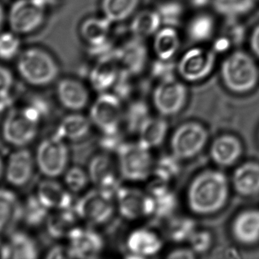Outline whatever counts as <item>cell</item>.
<instances>
[{"mask_svg": "<svg viewBox=\"0 0 259 259\" xmlns=\"http://www.w3.org/2000/svg\"><path fill=\"white\" fill-rule=\"evenodd\" d=\"M48 112L47 102L41 98L9 109L2 123L3 141L15 149L30 145L37 138L41 123Z\"/></svg>", "mask_w": 259, "mask_h": 259, "instance_id": "6da1fadb", "label": "cell"}, {"mask_svg": "<svg viewBox=\"0 0 259 259\" xmlns=\"http://www.w3.org/2000/svg\"><path fill=\"white\" fill-rule=\"evenodd\" d=\"M226 176L219 170H205L193 178L187 192L188 208L193 214L209 215L223 208L228 197Z\"/></svg>", "mask_w": 259, "mask_h": 259, "instance_id": "7a4b0ae2", "label": "cell"}, {"mask_svg": "<svg viewBox=\"0 0 259 259\" xmlns=\"http://www.w3.org/2000/svg\"><path fill=\"white\" fill-rule=\"evenodd\" d=\"M15 69L24 83L34 88L50 86L59 80L60 75L56 58L39 46L23 49L15 59Z\"/></svg>", "mask_w": 259, "mask_h": 259, "instance_id": "3957f363", "label": "cell"}, {"mask_svg": "<svg viewBox=\"0 0 259 259\" xmlns=\"http://www.w3.org/2000/svg\"><path fill=\"white\" fill-rule=\"evenodd\" d=\"M118 172L122 179L137 182L152 175L154 162L150 149L139 141L124 142L116 153Z\"/></svg>", "mask_w": 259, "mask_h": 259, "instance_id": "277c9868", "label": "cell"}, {"mask_svg": "<svg viewBox=\"0 0 259 259\" xmlns=\"http://www.w3.org/2000/svg\"><path fill=\"white\" fill-rule=\"evenodd\" d=\"M222 78L225 86L231 91L248 92L253 89L258 82V68L249 55L237 51L224 60Z\"/></svg>", "mask_w": 259, "mask_h": 259, "instance_id": "5b68a950", "label": "cell"}, {"mask_svg": "<svg viewBox=\"0 0 259 259\" xmlns=\"http://www.w3.org/2000/svg\"><path fill=\"white\" fill-rule=\"evenodd\" d=\"M38 171L46 178L63 176L68 168L70 153L66 141L55 133L39 141L34 152Z\"/></svg>", "mask_w": 259, "mask_h": 259, "instance_id": "8992f818", "label": "cell"}, {"mask_svg": "<svg viewBox=\"0 0 259 259\" xmlns=\"http://www.w3.org/2000/svg\"><path fill=\"white\" fill-rule=\"evenodd\" d=\"M80 220L91 227L107 224L116 209L115 196L99 189L83 194L73 206Z\"/></svg>", "mask_w": 259, "mask_h": 259, "instance_id": "52a82bcc", "label": "cell"}, {"mask_svg": "<svg viewBox=\"0 0 259 259\" xmlns=\"http://www.w3.org/2000/svg\"><path fill=\"white\" fill-rule=\"evenodd\" d=\"M47 11L36 0H14L7 10V25L21 36L33 34L45 24Z\"/></svg>", "mask_w": 259, "mask_h": 259, "instance_id": "ba28073f", "label": "cell"}, {"mask_svg": "<svg viewBox=\"0 0 259 259\" xmlns=\"http://www.w3.org/2000/svg\"><path fill=\"white\" fill-rule=\"evenodd\" d=\"M124 116L122 100L112 91L99 94L90 108V120L101 133L121 130Z\"/></svg>", "mask_w": 259, "mask_h": 259, "instance_id": "9c48e42d", "label": "cell"}, {"mask_svg": "<svg viewBox=\"0 0 259 259\" xmlns=\"http://www.w3.org/2000/svg\"><path fill=\"white\" fill-rule=\"evenodd\" d=\"M215 62V52L200 46L193 47L178 59L177 72L184 82L198 83L210 76Z\"/></svg>", "mask_w": 259, "mask_h": 259, "instance_id": "30bf717a", "label": "cell"}, {"mask_svg": "<svg viewBox=\"0 0 259 259\" xmlns=\"http://www.w3.org/2000/svg\"><path fill=\"white\" fill-rule=\"evenodd\" d=\"M188 95L184 81L174 78L158 82L152 94V105L161 117H173L185 107Z\"/></svg>", "mask_w": 259, "mask_h": 259, "instance_id": "8fae6325", "label": "cell"}, {"mask_svg": "<svg viewBox=\"0 0 259 259\" xmlns=\"http://www.w3.org/2000/svg\"><path fill=\"white\" fill-rule=\"evenodd\" d=\"M208 132L200 123L188 122L177 128L170 138V152L181 161L197 156L206 145Z\"/></svg>", "mask_w": 259, "mask_h": 259, "instance_id": "7c38bea8", "label": "cell"}, {"mask_svg": "<svg viewBox=\"0 0 259 259\" xmlns=\"http://www.w3.org/2000/svg\"><path fill=\"white\" fill-rule=\"evenodd\" d=\"M115 199L118 212L126 220H142L155 214V202L146 190L121 186Z\"/></svg>", "mask_w": 259, "mask_h": 259, "instance_id": "4fadbf2b", "label": "cell"}, {"mask_svg": "<svg viewBox=\"0 0 259 259\" xmlns=\"http://www.w3.org/2000/svg\"><path fill=\"white\" fill-rule=\"evenodd\" d=\"M36 169L34 153L26 147H18L6 161L5 179L14 188H23L33 179Z\"/></svg>", "mask_w": 259, "mask_h": 259, "instance_id": "5bb4252c", "label": "cell"}, {"mask_svg": "<svg viewBox=\"0 0 259 259\" xmlns=\"http://www.w3.org/2000/svg\"><path fill=\"white\" fill-rule=\"evenodd\" d=\"M66 240L71 258H99L105 247L101 234L91 228L77 226Z\"/></svg>", "mask_w": 259, "mask_h": 259, "instance_id": "9a60e30c", "label": "cell"}, {"mask_svg": "<svg viewBox=\"0 0 259 259\" xmlns=\"http://www.w3.org/2000/svg\"><path fill=\"white\" fill-rule=\"evenodd\" d=\"M91 182L96 188L115 197L121 187L118 166L106 153L96 155L90 161L88 168Z\"/></svg>", "mask_w": 259, "mask_h": 259, "instance_id": "2e32d148", "label": "cell"}, {"mask_svg": "<svg viewBox=\"0 0 259 259\" xmlns=\"http://www.w3.org/2000/svg\"><path fill=\"white\" fill-rule=\"evenodd\" d=\"M56 96L59 104L71 112L83 110L90 101L86 85L73 78H63L56 82Z\"/></svg>", "mask_w": 259, "mask_h": 259, "instance_id": "e0dca14e", "label": "cell"}, {"mask_svg": "<svg viewBox=\"0 0 259 259\" xmlns=\"http://www.w3.org/2000/svg\"><path fill=\"white\" fill-rule=\"evenodd\" d=\"M127 258H146L155 256L163 248L161 236L149 228H137L130 233L126 240Z\"/></svg>", "mask_w": 259, "mask_h": 259, "instance_id": "ac0fdd59", "label": "cell"}, {"mask_svg": "<svg viewBox=\"0 0 259 259\" xmlns=\"http://www.w3.org/2000/svg\"><path fill=\"white\" fill-rule=\"evenodd\" d=\"M23 201L12 189L0 187V236H9L22 223Z\"/></svg>", "mask_w": 259, "mask_h": 259, "instance_id": "d6986e66", "label": "cell"}, {"mask_svg": "<svg viewBox=\"0 0 259 259\" xmlns=\"http://www.w3.org/2000/svg\"><path fill=\"white\" fill-rule=\"evenodd\" d=\"M50 211L68 209L74 206L73 193L56 179L46 178L39 182L34 193Z\"/></svg>", "mask_w": 259, "mask_h": 259, "instance_id": "ffe728a7", "label": "cell"}, {"mask_svg": "<svg viewBox=\"0 0 259 259\" xmlns=\"http://www.w3.org/2000/svg\"><path fill=\"white\" fill-rule=\"evenodd\" d=\"M116 56L121 69L137 76L146 68L149 52L144 40L132 36L116 49Z\"/></svg>", "mask_w": 259, "mask_h": 259, "instance_id": "44dd1931", "label": "cell"}, {"mask_svg": "<svg viewBox=\"0 0 259 259\" xmlns=\"http://www.w3.org/2000/svg\"><path fill=\"white\" fill-rule=\"evenodd\" d=\"M121 70L115 50L112 56L97 61L90 71V85L99 94L107 92L113 88Z\"/></svg>", "mask_w": 259, "mask_h": 259, "instance_id": "7402d4cb", "label": "cell"}, {"mask_svg": "<svg viewBox=\"0 0 259 259\" xmlns=\"http://www.w3.org/2000/svg\"><path fill=\"white\" fill-rule=\"evenodd\" d=\"M146 191L152 196L155 202V214L153 217L158 220H167L175 215L178 206V199L170 183L154 177Z\"/></svg>", "mask_w": 259, "mask_h": 259, "instance_id": "603a6c76", "label": "cell"}, {"mask_svg": "<svg viewBox=\"0 0 259 259\" xmlns=\"http://www.w3.org/2000/svg\"><path fill=\"white\" fill-rule=\"evenodd\" d=\"M112 24L103 15L89 17L82 21L79 33L88 47H100L111 42Z\"/></svg>", "mask_w": 259, "mask_h": 259, "instance_id": "cb8c5ba5", "label": "cell"}, {"mask_svg": "<svg viewBox=\"0 0 259 259\" xmlns=\"http://www.w3.org/2000/svg\"><path fill=\"white\" fill-rule=\"evenodd\" d=\"M181 45V36L176 27L162 26L152 36V51L156 59H175Z\"/></svg>", "mask_w": 259, "mask_h": 259, "instance_id": "d4e9b609", "label": "cell"}, {"mask_svg": "<svg viewBox=\"0 0 259 259\" xmlns=\"http://www.w3.org/2000/svg\"><path fill=\"white\" fill-rule=\"evenodd\" d=\"M92 126L89 117L80 112H71L59 122L56 134L65 141H80L89 135Z\"/></svg>", "mask_w": 259, "mask_h": 259, "instance_id": "484cf974", "label": "cell"}, {"mask_svg": "<svg viewBox=\"0 0 259 259\" xmlns=\"http://www.w3.org/2000/svg\"><path fill=\"white\" fill-rule=\"evenodd\" d=\"M79 220L74 208H71L51 211L45 225L50 237L61 240L68 238L71 231L78 226Z\"/></svg>", "mask_w": 259, "mask_h": 259, "instance_id": "4316f807", "label": "cell"}, {"mask_svg": "<svg viewBox=\"0 0 259 259\" xmlns=\"http://www.w3.org/2000/svg\"><path fill=\"white\" fill-rule=\"evenodd\" d=\"M168 123L164 117H152L145 121L137 132L138 141L147 149L159 147L165 140Z\"/></svg>", "mask_w": 259, "mask_h": 259, "instance_id": "83f0119b", "label": "cell"}, {"mask_svg": "<svg viewBox=\"0 0 259 259\" xmlns=\"http://www.w3.org/2000/svg\"><path fill=\"white\" fill-rule=\"evenodd\" d=\"M10 259H36L39 258V249L33 237L24 231L15 230L7 236Z\"/></svg>", "mask_w": 259, "mask_h": 259, "instance_id": "f1b7e54d", "label": "cell"}, {"mask_svg": "<svg viewBox=\"0 0 259 259\" xmlns=\"http://www.w3.org/2000/svg\"><path fill=\"white\" fill-rule=\"evenodd\" d=\"M162 27L161 18L156 9H143L137 11L131 18L130 30L132 36L146 40L152 38Z\"/></svg>", "mask_w": 259, "mask_h": 259, "instance_id": "f546056e", "label": "cell"}, {"mask_svg": "<svg viewBox=\"0 0 259 259\" xmlns=\"http://www.w3.org/2000/svg\"><path fill=\"white\" fill-rule=\"evenodd\" d=\"M241 152V144L237 138L232 135H223L213 141L210 155L219 165L230 166L238 159Z\"/></svg>", "mask_w": 259, "mask_h": 259, "instance_id": "4dcf8cb0", "label": "cell"}, {"mask_svg": "<svg viewBox=\"0 0 259 259\" xmlns=\"http://www.w3.org/2000/svg\"><path fill=\"white\" fill-rule=\"evenodd\" d=\"M235 238L244 244H252L259 240V211L249 210L237 216L233 225Z\"/></svg>", "mask_w": 259, "mask_h": 259, "instance_id": "1f68e13d", "label": "cell"}, {"mask_svg": "<svg viewBox=\"0 0 259 259\" xmlns=\"http://www.w3.org/2000/svg\"><path fill=\"white\" fill-rule=\"evenodd\" d=\"M233 182L236 190L245 196L259 193V164L254 162L242 164L235 170Z\"/></svg>", "mask_w": 259, "mask_h": 259, "instance_id": "d6a6232c", "label": "cell"}, {"mask_svg": "<svg viewBox=\"0 0 259 259\" xmlns=\"http://www.w3.org/2000/svg\"><path fill=\"white\" fill-rule=\"evenodd\" d=\"M140 4V0H101L100 9L102 15L115 24L132 18Z\"/></svg>", "mask_w": 259, "mask_h": 259, "instance_id": "836d02e7", "label": "cell"}, {"mask_svg": "<svg viewBox=\"0 0 259 259\" xmlns=\"http://www.w3.org/2000/svg\"><path fill=\"white\" fill-rule=\"evenodd\" d=\"M185 29L186 34L191 42L202 44L212 36L215 22L209 14L199 12L187 21Z\"/></svg>", "mask_w": 259, "mask_h": 259, "instance_id": "e575fe53", "label": "cell"}, {"mask_svg": "<svg viewBox=\"0 0 259 259\" xmlns=\"http://www.w3.org/2000/svg\"><path fill=\"white\" fill-rule=\"evenodd\" d=\"M165 232L170 241L176 243L188 242L196 231V221L187 216H172L167 219Z\"/></svg>", "mask_w": 259, "mask_h": 259, "instance_id": "d590c367", "label": "cell"}, {"mask_svg": "<svg viewBox=\"0 0 259 259\" xmlns=\"http://www.w3.org/2000/svg\"><path fill=\"white\" fill-rule=\"evenodd\" d=\"M50 212L35 194L30 195L23 201L22 222L30 228L45 225Z\"/></svg>", "mask_w": 259, "mask_h": 259, "instance_id": "8d00e7d4", "label": "cell"}, {"mask_svg": "<svg viewBox=\"0 0 259 259\" xmlns=\"http://www.w3.org/2000/svg\"><path fill=\"white\" fill-rule=\"evenodd\" d=\"M181 161L171 152L161 155L154 162L152 175L156 179L170 183L181 173Z\"/></svg>", "mask_w": 259, "mask_h": 259, "instance_id": "74e56055", "label": "cell"}, {"mask_svg": "<svg viewBox=\"0 0 259 259\" xmlns=\"http://www.w3.org/2000/svg\"><path fill=\"white\" fill-rule=\"evenodd\" d=\"M151 117L150 107L144 100H133L124 109V122L127 131L137 134L142 125Z\"/></svg>", "mask_w": 259, "mask_h": 259, "instance_id": "f35d334b", "label": "cell"}, {"mask_svg": "<svg viewBox=\"0 0 259 259\" xmlns=\"http://www.w3.org/2000/svg\"><path fill=\"white\" fill-rule=\"evenodd\" d=\"M162 26L176 27L181 24L185 15V8L178 0H164L158 4L155 8Z\"/></svg>", "mask_w": 259, "mask_h": 259, "instance_id": "ab89813d", "label": "cell"}, {"mask_svg": "<svg viewBox=\"0 0 259 259\" xmlns=\"http://www.w3.org/2000/svg\"><path fill=\"white\" fill-rule=\"evenodd\" d=\"M20 35L11 30L0 31V61L3 62L15 61L22 50Z\"/></svg>", "mask_w": 259, "mask_h": 259, "instance_id": "60d3db41", "label": "cell"}, {"mask_svg": "<svg viewBox=\"0 0 259 259\" xmlns=\"http://www.w3.org/2000/svg\"><path fill=\"white\" fill-rule=\"evenodd\" d=\"M257 0H212L216 12L227 17L245 15L252 10Z\"/></svg>", "mask_w": 259, "mask_h": 259, "instance_id": "b9f144b4", "label": "cell"}, {"mask_svg": "<svg viewBox=\"0 0 259 259\" xmlns=\"http://www.w3.org/2000/svg\"><path fill=\"white\" fill-rule=\"evenodd\" d=\"M64 185L71 193H80L91 182L88 170L78 166L68 167L63 174Z\"/></svg>", "mask_w": 259, "mask_h": 259, "instance_id": "7bdbcfd3", "label": "cell"}, {"mask_svg": "<svg viewBox=\"0 0 259 259\" xmlns=\"http://www.w3.org/2000/svg\"><path fill=\"white\" fill-rule=\"evenodd\" d=\"M151 76L156 79L157 82L168 80L176 78L177 62L172 60H162L155 58L150 68Z\"/></svg>", "mask_w": 259, "mask_h": 259, "instance_id": "ee69618b", "label": "cell"}, {"mask_svg": "<svg viewBox=\"0 0 259 259\" xmlns=\"http://www.w3.org/2000/svg\"><path fill=\"white\" fill-rule=\"evenodd\" d=\"M133 77L134 76L127 71L121 69L119 76L112 88L114 94H116L122 101L130 98L134 93Z\"/></svg>", "mask_w": 259, "mask_h": 259, "instance_id": "f6af8a7d", "label": "cell"}, {"mask_svg": "<svg viewBox=\"0 0 259 259\" xmlns=\"http://www.w3.org/2000/svg\"><path fill=\"white\" fill-rule=\"evenodd\" d=\"M188 243L189 246L196 255L203 254L211 247L212 237L208 231L196 230L190 237Z\"/></svg>", "mask_w": 259, "mask_h": 259, "instance_id": "bcb514c9", "label": "cell"}, {"mask_svg": "<svg viewBox=\"0 0 259 259\" xmlns=\"http://www.w3.org/2000/svg\"><path fill=\"white\" fill-rule=\"evenodd\" d=\"M125 142L121 130L108 133H101L99 141L100 147L105 153H115Z\"/></svg>", "mask_w": 259, "mask_h": 259, "instance_id": "7dc6e473", "label": "cell"}, {"mask_svg": "<svg viewBox=\"0 0 259 259\" xmlns=\"http://www.w3.org/2000/svg\"><path fill=\"white\" fill-rule=\"evenodd\" d=\"M15 84L13 71L4 63H0V99L10 97Z\"/></svg>", "mask_w": 259, "mask_h": 259, "instance_id": "c3c4849f", "label": "cell"}, {"mask_svg": "<svg viewBox=\"0 0 259 259\" xmlns=\"http://www.w3.org/2000/svg\"><path fill=\"white\" fill-rule=\"evenodd\" d=\"M196 257V254L190 246L172 249L166 255V258L168 259H193Z\"/></svg>", "mask_w": 259, "mask_h": 259, "instance_id": "681fc988", "label": "cell"}, {"mask_svg": "<svg viewBox=\"0 0 259 259\" xmlns=\"http://www.w3.org/2000/svg\"><path fill=\"white\" fill-rule=\"evenodd\" d=\"M47 258H71L69 249L68 246H62V245H57L53 246L47 252Z\"/></svg>", "mask_w": 259, "mask_h": 259, "instance_id": "f907efd6", "label": "cell"}, {"mask_svg": "<svg viewBox=\"0 0 259 259\" xmlns=\"http://www.w3.org/2000/svg\"><path fill=\"white\" fill-rule=\"evenodd\" d=\"M250 46L253 53L259 58V25L257 26L252 32Z\"/></svg>", "mask_w": 259, "mask_h": 259, "instance_id": "816d5d0a", "label": "cell"}, {"mask_svg": "<svg viewBox=\"0 0 259 259\" xmlns=\"http://www.w3.org/2000/svg\"><path fill=\"white\" fill-rule=\"evenodd\" d=\"M0 236V259H10L7 240H3Z\"/></svg>", "mask_w": 259, "mask_h": 259, "instance_id": "f5cc1de1", "label": "cell"}, {"mask_svg": "<svg viewBox=\"0 0 259 259\" xmlns=\"http://www.w3.org/2000/svg\"><path fill=\"white\" fill-rule=\"evenodd\" d=\"M6 24H7V11L0 3V31L4 30Z\"/></svg>", "mask_w": 259, "mask_h": 259, "instance_id": "db71d44e", "label": "cell"}, {"mask_svg": "<svg viewBox=\"0 0 259 259\" xmlns=\"http://www.w3.org/2000/svg\"><path fill=\"white\" fill-rule=\"evenodd\" d=\"M5 167H6V161L0 155V180L5 176Z\"/></svg>", "mask_w": 259, "mask_h": 259, "instance_id": "11a10c76", "label": "cell"}, {"mask_svg": "<svg viewBox=\"0 0 259 259\" xmlns=\"http://www.w3.org/2000/svg\"><path fill=\"white\" fill-rule=\"evenodd\" d=\"M10 100L9 98L0 99V117L3 116V113H4L5 106H6V102Z\"/></svg>", "mask_w": 259, "mask_h": 259, "instance_id": "9f6ffc18", "label": "cell"}]
</instances>
